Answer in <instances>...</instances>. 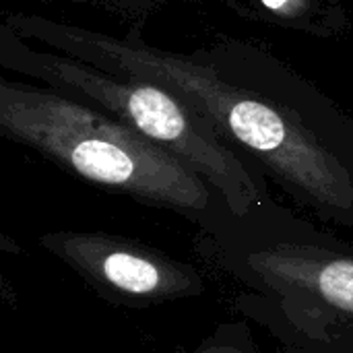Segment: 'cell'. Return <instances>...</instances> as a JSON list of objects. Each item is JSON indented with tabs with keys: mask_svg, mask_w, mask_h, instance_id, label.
<instances>
[{
	"mask_svg": "<svg viewBox=\"0 0 353 353\" xmlns=\"http://www.w3.org/2000/svg\"><path fill=\"white\" fill-rule=\"evenodd\" d=\"M199 250L240 285L236 310L281 353H353V244L271 196L201 234Z\"/></svg>",
	"mask_w": 353,
	"mask_h": 353,
	"instance_id": "1",
	"label": "cell"
},
{
	"mask_svg": "<svg viewBox=\"0 0 353 353\" xmlns=\"http://www.w3.org/2000/svg\"><path fill=\"white\" fill-rule=\"evenodd\" d=\"M89 58L128 79L153 83L176 95L211 128L248 151L290 196L321 221L353 230V155L308 126L294 110L250 95L215 70L151 48L103 35L58 29Z\"/></svg>",
	"mask_w": 353,
	"mask_h": 353,
	"instance_id": "2",
	"label": "cell"
},
{
	"mask_svg": "<svg viewBox=\"0 0 353 353\" xmlns=\"http://www.w3.org/2000/svg\"><path fill=\"white\" fill-rule=\"evenodd\" d=\"M0 130L70 174L213 232L232 211L184 161L118 118L68 97L0 83Z\"/></svg>",
	"mask_w": 353,
	"mask_h": 353,
	"instance_id": "3",
	"label": "cell"
},
{
	"mask_svg": "<svg viewBox=\"0 0 353 353\" xmlns=\"http://www.w3.org/2000/svg\"><path fill=\"white\" fill-rule=\"evenodd\" d=\"M29 68L93 99L194 170L242 217L271 199L267 184L223 145L221 137L170 91L139 79H118L52 54H31Z\"/></svg>",
	"mask_w": 353,
	"mask_h": 353,
	"instance_id": "4",
	"label": "cell"
},
{
	"mask_svg": "<svg viewBox=\"0 0 353 353\" xmlns=\"http://www.w3.org/2000/svg\"><path fill=\"white\" fill-rule=\"evenodd\" d=\"M37 242L114 306L153 308L196 298L207 288L194 265L134 238L60 230L41 234Z\"/></svg>",
	"mask_w": 353,
	"mask_h": 353,
	"instance_id": "5",
	"label": "cell"
},
{
	"mask_svg": "<svg viewBox=\"0 0 353 353\" xmlns=\"http://www.w3.org/2000/svg\"><path fill=\"white\" fill-rule=\"evenodd\" d=\"M186 353H261L248 321H225Z\"/></svg>",
	"mask_w": 353,
	"mask_h": 353,
	"instance_id": "6",
	"label": "cell"
},
{
	"mask_svg": "<svg viewBox=\"0 0 353 353\" xmlns=\"http://www.w3.org/2000/svg\"><path fill=\"white\" fill-rule=\"evenodd\" d=\"M269 10L283 17H298L306 10L308 0H261Z\"/></svg>",
	"mask_w": 353,
	"mask_h": 353,
	"instance_id": "7",
	"label": "cell"
}]
</instances>
